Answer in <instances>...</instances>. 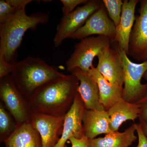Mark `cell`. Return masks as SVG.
I'll list each match as a JSON object with an SVG mask.
<instances>
[{"label":"cell","instance_id":"1","mask_svg":"<svg viewBox=\"0 0 147 147\" xmlns=\"http://www.w3.org/2000/svg\"><path fill=\"white\" fill-rule=\"evenodd\" d=\"M79 84L71 74L47 83L28 99L32 112L56 117L65 115L73 104Z\"/></svg>","mask_w":147,"mask_h":147},{"label":"cell","instance_id":"2","mask_svg":"<svg viewBox=\"0 0 147 147\" xmlns=\"http://www.w3.org/2000/svg\"><path fill=\"white\" fill-rule=\"evenodd\" d=\"M48 14L36 12L28 15L26 8L18 11L6 22L0 25V55L9 63L16 62L17 50L26 32L34 30L39 24H47Z\"/></svg>","mask_w":147,"mask_h":147},{"label":"cell","instance_id":"3","mask_svg":"<svg viewBox=\"0 0 147 147\" xmlns=\"http://www.w3.org/2000/svg\"><path fill=\"white\" fill-rule=\"evenodd\" d=\"M11 75L20 91L28 100L42 86L65 74L39 58L28 57L13 64Z\"/></svg>","mask_w":147,"mask_h":147},{"label":"cell","instance_id":"4","mask_svg":"<svg viewBox=\"0 0 147 147\" xmlns=\"http://www.w3.org/2000/svg\"><path fill=\"white\" fill-rule=\"evenodd\" d=\"M112 40L104 36H90L81 40L74 47L73 53L65 63L66 68L71 72L75 69H80L88 72L93 65L96 57L111 45Z\"/></svg>","mask_w":147,"mask_h":147},{"label":"cell","instance_id":"5","mask_svg":"<svg viewBox=\"0 0 147 147\" xmlns=\"http://www.w3.org/2000/svg\"><path fill=\"white\" fill-rule=\"evenodd\" d=\"M120 56L124 71L122 98L127 102L136 103L147 92V84L141 81L147 71V60L141 63L131 61L124 50L117 47Z\"/></svg>","mask_w":147,"mask_h":147},{"label":"cell","instance_id":"6","mask_svg":"<svg viewBox=\"0 0 147 147\" xmlns=\"http://www.w3.org/2000/svg\"><path fill=\"white\" fill-rule=\"evenodd\" d=\"M0 98L17 124L30 121L32 112L29 100L18 88L11 74L0 79Z\"/></svg>","mask_w":147,"mask_h":147},{"label":"cell","instance_id":"7","mask_svg":"<svg viewBox=\"0 0 147 147\" xmlns=\"http://www.w3.org/2000/svg\"><path fill=\"white\" fill-rule=\"evenodd\" d=\"M102 1L88 0L82 6L78 7L71 13L63 15L57 27L54 44L58 47L64 40L69 38L100 7Z\"/></svg>","mask_w":147,"mask_h":147},{"label":"cell","instance_id":"8","mask_svg":"<svg viewBox=\"0 0 147 147\" xmlns=\"http://www.w3.org/2000/svg\"><path fill=\"white\" fill-rule=\"evenodd\" d=\"M93 35L108 37L112 41L115 39L116 27L109 17L102 1L99 8L69 38L81 40Z\"/></svg>","mask_w":147,"mask_h":147},{"label":"cell","instance_id":"9","mask_svg":"<svg viewBox=\"0 0 147 147\" xmlns=\"http://www.w3.org/2000/svg\"><path fill=\"white\" fill-rule=\"evenodd\" d=\"M139 14L136 16L129 42L128 56L135 60H147V0L139 1Z\"/></svg>","mask_w":147,"mask_h":147},{"label":"cell","instance_id":"10","mask_svg":"<svg viewBox=\"0 0 147 147\" xmlns=\"http://www.w3.org/2000/svg\"><path fill=\"white\" fill-rule=\"evenodd\" d=\"M65 116L32 112L30 121L40 135L42 147H54L57 144L62 132Z\"/></svg>","mask_w":147,"mask_h":147},{"label":"cell","instance_id":"11","mask_svg":"<svg viewBox=\"0 0 147 147\" xmlns=\"http://www.w3.org/2000/svg\"><path fill=\"white\" fill-rule=\"evenodd\" d=\"M96 69L110 84L123 88L124 77L122 63L117 49L109 46L97 56Z\"/></svg>","mask_w":147,"mask_h":147},{"label":"cell","instance_id":"12","mask_svg":"<svg viewBox=\"0 0 147 147\" xmlns=\"http://www.w3.org/2000/svg\"><path fill=\"white\" fill-rule=\"evenodd\" d=\"M85 109L84 102L78 92L71 108L65 116L62 132L54 147H64L70 137L81 139L84 136L83 117Z\"/></svg>","mask_w":147,"mask_h":147},{"label":"cell","instance_id":"13","mask_svg":"<svg viewBox=\"0 0 147 147\" xmlns=\"http://www.w3.org/2000/svg\"><path fill=\"white\" fill-rule=\"evenodd\" d=\"M70 73L79 81L78 92L82 97L85 108L88 110H105L100 102L97 83L88 72L77 68Z\"/></svg>","mask_w":147,"mask_h":147},{"label":"cell","instance_id":"14","mask_svg":"<svg viewBox=\"0 0 147 147\" xmlns=\"http://www.w3.org/2000/svg\"><path fill=\"white\" fill-rule=\"evenodd\" d=\"M120 21L116 27V36L114 41L117 43V47L128 53L129 42L136 16L135 9L139 0H123Z\"/></svg>","mask_w":147,"mask_h":147},{"label":"cell","instance_id":"15","mask_svg":"<svg viewBox=\"0 0 147 147\" xmlns=\"http://www.w3.org/2000/svg\"><path fill=\"white\" fill-rule=\"evenodd\" d=\"M110 118L105 110H88L85 108L83 117L84 135L89 139H94L101 134L112 131L110 127Z\"/></svg>","mask_w":147,"mask_h":147},{"label":"cell","instance_id":"16","mask_svg":"<svg viewBox=\"0 0 147 147\" xmlns=\"http://www.w3.org/2000/svg\"><path fill=\"white\" fill-rule=\"evenodd\" d=\"M4 143L5 147H42L40 135L30 121L17 124Z\"/></svg>","mask_w":147,"mask_h":147},{"label":"cell","instance_id":"17","mask_svg":"<svg viewBox=\"0 0 147 147\" xmlns=\"http://www.w3.org/2000/svg\"><path fill=\"white\" fill-rule=\"evenodd\" d=\"M88 73L97 83L100 102L105 110L108 111L122 98L123 88L116 86L110 84L94 65L90 69Z\"/></svg>","mask_w":147,"mask_h":147},{"label":"cell","instance_id":"18","mask_svg":"<svg viewBox=\"0 0 147 147\" xmlns=\"http://www.w3.org/2000/svg\"><path fill=\"white\" fill-rule=\"evenodd\" d=\"M136 123L123 132L111 131L103 137L88 139V147H129L137 139L135 134Z\"/></svg>","mask_w":147,"mask_h":147},{"label":"cell","instance_id":"19","mask_svg":"<svg viewBox=\"0 0 147 147\" xmlns=\"http://www.w3.org/2000/svg\"><path fill=\"white\" fill-rule=\"evenodd\" d=\"M110 118V127L112 131H118L126 121H134L139 117L140 109L136 103H131L121 98L108 110Z\"/></svg>","mask_w":147,"mask_h":147},{"label":"cell","instance_id":"20","mask_svg":"<svg viewBox=\"0 0 147 147\" xmlns=\"http://www.w3.org/2000/svg\"><path fill=\"white\" fill-rule=\"evenodd\" d=\"M17 124L2 102L0 103V142L4 143L15 131Z\"/></svg>","mask_w":147,"mask_h":147},{"label":"cell","instance_id":"21","mask_svg":"<svg viewBox=\"0 0 147 147\" xmlns=\"http://www.w3.org/2000/svg\"><path fill=\"white\" fill-rule=\"evenodd\" d=\"M108 15L116 27L120 21L122 8L123 2L122 0H102Z\"/></svg>","mask_w":147,"mask_h":147},{"label":"cell","instance_id":"22","mask_svg":"<svg viewBox=\"0 0 147 147\" xmlns=\"http://www.w3.org/2000/svg\"><path fill=\"white\" fill-rule=\"evenodd\" d=\"M20 10L13 6L8 0L0 1V25L6 22L13 16L18 11Z\"/></svg>","mask_w":147,"mask_h":147},{"label":"cell","instance_id":"23","mask_svg":"<svg viewBox=\"0 0 147 147\" xmlns=\"http://www.w3.org/2000/svg\"><path fill=\"white\" fill-rule=\"evenodd\" d=\"M88 0H61L63 4L62 11L63 15H66L74 11L80 5H84Z\"/></svg>","mask_w":147,"mask_h":147},{"label":"cell","instance_id":"24","mask_svg":"<svg viewBox=\"0 0 147 147\" xmlns=\"http://www.w3.org/2000/svg\"><path fill=\"white\" fill-rule=\"evenodd\" d=\"M136 103L140 109L139 121H142L147 124V92Z\"/></svg>","mask_w":147,"mask_h":147},{"label":"cell","instance_id":"25","mask_svg":"<svg viewBox=\"0 0 147 147\" xmlns=\"http://www.w3.org/2000/svg\"><path fill=\"white\" fill-rule=\"evenodd\" d=\"M13 65L7 61L3 56L0 55V79L11 74Z\"/></svg>","mask_w":147,"mask_h":147},{"label":"cell","instance_id":"26","mask_svg":"<svg viewBox=\"0 0 147 147\" xmlns=\"http://www.w3.org/2000/svg\"><path fill=\"white\" fill-rule=\"evenodd\" d=\"M69 140L71 143V147H88V139L85 135L81 139L71 137ZM64 147H67L65 145Z\"/></svg>","mask_w":147,"mask_h":147},{"label":"cell","instance_id":"27","mask_svg":"<svg viewBox=\"0 0 147 147\" xmlns=\"http://www.w3.org/2000/svg\"><path fill=\"white\" fill-rule=\"evenodd\" d=\"M136 131L138 138V144L137 146L135 147H147V139L139 123H136Z\"/></svg>","mask_w":147,"mask_h":147},{"label":"cell","instance_id":"28","mask_svg":"<svg viewBox=\"0 0 147 147\" xmlns=\"http://www.w3.org/2000/svg\"><path fill=\"white\" fill-rule=\"evenodd\" d=\"M139 123L142 127L143 133L147 139V124L142 121H139Z\"/></svg>","mask_w":147,"mask_h":147},{"label":"cell","instance_id":"29","mask_svg":"<svg viewBox=\"0 0 147 147\" xmlns=\"http://www.w3.org/2000/svg\"><path fill=\"white\" fill-rule=\"evenodd\" d=\"M143 78L145 79V81L146 82V84H147V71L145 73V74H144V76H143Z\"/></svg>","mask_w":147,"mask_h":147}]
</instances>
